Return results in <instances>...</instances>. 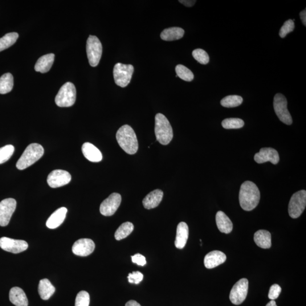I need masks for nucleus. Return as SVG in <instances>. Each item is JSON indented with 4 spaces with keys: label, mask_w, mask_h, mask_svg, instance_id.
Listing matches in <instances>:
<instances>
[{
    "label": "nucleus",
    "mask_w": 306,
    "mask_h": 306,
    "mask_svg": "<svg viewBox=\"0 0 306 306\" xmlns=\"http://www.w3.org/2000/svg\"><path fill=\"white\" fill-rule=\"evenodd\" d=\"M260 199V191L254 183L246 181L242 184L239 192V203L243 210L254 209L258 205Z\"/></svg>",
    "instance_id": "obj_1"
},
{
    "label": "nucleus",
    "mask_w": 306,
    "mask_h": 306,
    "mask_svg": "<svg viewBox=\"0 0 306 306\" xmlns=\"http://www.w3.org/2000/svg\"><path fill=\"white\" fill-rule=\"evenodd\" d=\"M116 140L121 148L127 154H136L138 149V142L135 132L128 125L122 126L116 133Z\"/></svg>",
    "instance_id": "obj_2"
},
{
    "label": "nucleus",
    "mask_w": 306,
    "mask_h": 306,
    "mask_svg": "<svg viewBox=\"0 0 306 306\" xmlns=\"http://www.w3.org/2000/svg\"><path fill=\"white\" fill-rule=\"evenodd\" d=\"M155 134L157 140L163 145H168L173 138V130L169 121L163 114L155 117Z\"/></svg>",
    "instance_id": "obj_3"
},
{
    "label": "nucleus",
    "mask_w": 306,
    "mask_h": 306,
    "mask_svg": "<svg viewBox=\"0 0 306 306\" xmlns=\"http://www.w3.org/2000/svg\"><path fill=\"white\" fill-rule=\"evenodd\" d=\"M44 149L40 144H31L27 147L20 157L16 166L20 170H23L33 165L43 156Z\"/></svg>",
    "instance_id": "obj_4"
},
{
    "label": "nucleus",
    "mask_w": 306,
    "mask_h": 306,
    "mask_svg": "<svg viewBox=\"0 0 306 306\" xmlns=\"http://www.w3.org/2000/svg\"><path fill=\"white\" fill-rule=\"evenodd\" d=\"M76 100V89L74 84L65 83L55 98V103L60 107H71Z\"/></svg>",
    "instance_id": "obj_5"
},
{
    "label": "nucleus",
    "mask_w": 306,
    "mask_h": 306,
    "mask_svg": "<svg viewBox=\"0 0 306 306\" xmlns=\"http://www.w3.org/2000/svg\"><path fill=\"white\" fill-rule=\"evenodd\" d=\"M133 72V65L117 63L114 67L113 71L115 84L121 88L127 87L131 81Z\"/></svg>",
    "instance_id": "obj_6"
},
{
    "label": "nucleus",
    "mask_w": 306,
    "mask_h": 306,
    "mask_svg": "<svg viewBox=\"0 0 306 306\" xmlns=\"http://www.w3.org/2000/svg\"><path fill=\"white\" fill-rule=\"evenodd\" d=\"M87 53L90 65L93 67H97L101 59L102 45L96 36H89L87 43Z\"/></svg>",
    "instance_id": "obj_7"
},
{
    "label": "nucleus",
    "mask_w": 306,
    "mask_h": 306,
    "mask_svg": "<svg viewBox=\"0 0 306 306\" xmlns=\"http://www.w3.org/2000/svg\"><path fill=\"white\" fill-rule=\"evenodd\" d=\"M306 205V191L301 190L294 194L289 204V214L292 218H297L303 214Z\"/></svg>",
    "instance_id": "obj_8"
},
{
    "label": "nucleus",
    "mask_w": 306,
    "mask_h": 306,
    "mask_svg": "<svg viewBox=\"0 0 306 306\" xmlns=\"http://www.w3.org/2000/svg\"><path fill=\"white\" fill-rule=\"evenodd\" d=\"M287 105L288 102L285 97L281 94H277L273 100L275 111L280 121L289 125L293 123V119Z\"/></svg>",
    "instance_id": "obj_9"
},
{
    "label": "nucleus",
    "mask_w": 306,
    "mask_h": 306,
    "mask_svg": "<svg viewBox=\"0 0 306 306\" xmlns=\"http://www.w3.org/2000/svg\"><path fill=\"white\" fill-rule=\"evenodd\" d=\"M248 290L247 279H240L232 287L230 294V300L236 305L242 304L246 300Z\"/></svg>",
    "instance_id": "obj_10"
},
{
    "label": "nucleus",
    "mask_w": 306,
    "mask_h": 306,
    "mask_svg": "<svg viewBox=\"0 0 306 306\" xmlns=\"http://www.w3.org/2000/svg\"><path fill=\"white\" fill-rule=\"evenodd\" d=\"M16 206L17 202L14 199H6L0 202V226L8 225Z\"/></svg>",
    "instance_id": "obj_11"
},
{
    "label": "nucleus",
    "mask_w": 306,
    "mask_h": 306,
    "mask_svg": "<svg viewBox=\"0 0 306 306\" xmlns=\"http://www.w3.org/2000/svg\"><path fill=\"white\" fill-rule=\"evenodd\" d=\"M121 197L119 194L113 193L102 203L100 206L101 213L104 216H111L115 213L120 205Z\"/></svg>",
    "instance_id": "obj_12"
},
{
    "label": "nucleus",
    "mask_w": 306,
    "mask_h": 306,
    "mask_svg": "<svg viewBox=\"0 0 306 306\" xmlns=\"http://www.w3.org/2000/svg\"><path fill=\"white\" fill-rule=\"evenodd\" d=\"M71 175L68 171L63 170H55L48 175V185L53 189L68 185L71 181Z\"/></svg>",
    "instance_id": "obj_13"
},
{
    "label": "nucleus",
    "mask_w": 306,
    "mask_h": 306,
    "mask_svg": "<svg viewBox=\"0 0 306 306\" xmlns=\"http://www.w3.org/2000/svg\"><path fill=\"white\" fill-rule=\"evenodd\" d=\"M0 247L3 250L19 254L26 251L28 248V244L23 240H16L7 237L0 238Z\"/></svg>",
    "instance_id": "obj_14"
},
{
    "label": "nucleus",
    "mask_w": 306,
    "mask_h": 306,
    "mask_svg": "<svg viewBox=\"0 0 306 306\" xmlns=\"http://www.w3.org/2000/svg\"><path fill=\"white\" fill-rule=\"evenodd\" d=\"M96 247L95 242L91 239H80L73 244V254L79 256H88L92 254Z\"/></svg>",
    "instance_id": "obj_15"
},
{
    "label": "nucleus",
    "mask_w": 306,
    "mask_h": 306,
    "mask_svg": "<svg viewBox=\"0 0 306 306\" xmlns=\"http://www.w3.org/2000/svg\"><path fill=\"white\" fill-rule=\"evenodd\" d=\"M254 160L259 164L270 162L273 165H277L279 162L280 156L279 153L275 149L263 148L260 149L259 153L255 155Z\"/></svg>",
    "instance_id": "obj_16"
},
{
    "label": "nucleus",
    "mask_w": 306,
    "mask_h": 306,
    "mask_svg": "<svg viewBox=\"0 0 306 306\" xmlns=\"http://www.w3.org/2000/svg\"><path fill=\"white\" fill-rule=\"evenodd\" d=\"M226 260V256L223 252L219 251H211L204 258V265L207 269L214 268L221 265Z\"/></svg>",
    "instance_id": "obj_17"
},
{
    "label": "nucleus",
    "mask_w": 306,
    "mask_h": 306,
    "mask_svg": "<svg viewBox=\"0 0 306 306\" xmlns=\"http://www.w3.org/2000/svg\"><path fill=\"white\" fill-rule=\"evenodd\" d=\"M82 152L84 157L92 162H101L103 158L101 151L90 142L84 143L82 146Z\"/></svg>",
    "instance_id": "obj_18"
},
{
    "label": "nucleus",
    "mask_w": 306,
    "mask_h": 306,
    "mask_svg": "<svg viewBox=\"0 0 306 306\" xmlns=\"http://www.w3.org/2000/svg\"><path fill=\"white\" fill-rule=\"evenodd\" d=\"M163 197V193L161 190H156L151 192L143 200V205L147 209H152L157 207L161 201Z\"/></svg>",
    "instance_id": "obj_19"
},
{
    "label": "nucleus",
    "mask_w": 306,
    "mask_h": 306,
    "mask_svg": "<svg viewBox=\"0 0 306 306\" xmlns=\"http://www.w3.org/2000/svg\"><path fill=\"white\" fill-rule=\"evenodd\" d=\"M68 210L66 207H62L56 210L47 220L46 225L51 229H54L62 224L66 217Z\"/></svg>",
    "instance_id": "obj_20"
},
{
    "label": "nucleus",
    "mask_w": 306,
    "mask_h": 306,
    "mask_svg": "<svg viewBox=\"0 0 306 306\" xmlns=\"http://www.w3.org/2000/svg\"><path fill=\"white\" fill-rule=\"evenodd\" d=\"M189 236V228L187 224L182 222L179 223L177 230V236L175 245L178 249H183L185 247Z\"/></svg>",
    "instance_id": "obj_21"
},
{
    "label": "nucleus",
    "mask_w": 306,
    "mask_h": 306,
    "mask_svg": "<svg viewBox=\"0 0 306 306\" xmlns=\"http://www.w3.org/2000/svg\"><path fill=\"white\" fill-rule=\"evenodd\" d=\"M216 223L220 231L229 234L232 230L233 224L229 218L222 211H218L215 216Z\"/></svg>",
    "instance_id": "obj_22"
},
{
    "label": "nucleus",
    "mask_w": 306,
    "mask_h": 306,
    "mask_svg": "<svg viewBox=\"0 0 306 306\" xmlns=\"http://www.w3.org/2000/svg\"><path fill=\"white\" fill-rule=\"evenodd\" d=\"M9 300L16 306H28V302L25 293L21 288L14 287L10 289Z\"/></svg>",
    "instance_id": "obj_23"
},
{
    "label": "nucleus",
    "mask_w": 306,
    "mask_h": 306,
    "mask_svg": "<svg viewBox=\"0 0 306 306\" xmlns=\"http://www.w3.org/2000/svg\"><path fill=\"white\" fill-rule=\"evenodd\" d=\"M55 60V55L50 54L44 55L38 60L35 65L36 72L45 73L50 70Z\"/></svg>",
    "instance_id": "obj_24"
},
{
    "label": "nucleus",
    "mask_w": 306,
    "mask_h": 306,
    "mask_svg": "<svg viewBox=\"0 0 306 306\" xmlns=\"http://www.w3.org/2000/svg\"><path fill=\"white\" fill-rule=\"evenodd\" d=\"M254 241L257 246L264 249L271 247V234L267 230H260L254 234Z\"/></svg>",
    "instance_id": "obj_25"
},
{
    "label": "nucleus",
    "mask_w": 306,
    "mask_h": 306,
    "mask_svg": "<svg viewBox=\"0 0 306 306\" xmlns=\"http://www.w3.org/2000/svg\"><path fill=\"white\" fill-rule=\"evenodd\" d=\"M55 288L48 279H45L40 281L38 292L41 299L48 300L54 295Z\"/></svg>",
    "instance_id": "obj_26"
},
{
    "label": "nucleus",
    "mask_w": 306,
    "mask_h": 306,
    "mask_svg": "<svg viewBox=\"0 0 306 306\" xmlns=\"http://www.w3.org/2000/svg\"><path fill=\"white\" fill-rule=\"evenodd\" d=\"M185 35V30L181 27H173L163 30L161 34V38L165 41H174L180 39Z\"/></svg>",
    "instance_id": "obj_27"
},
{
    "label": "nucleus",
    "mask_w": 306,
    "mask_h": 306,
    "mask_svg": "<svg viewBox=\"0 0 306 306\" xmlns=\"http://www.w3.org/2000/svg\"><path fill=\"white\" fill-rule=\"evenodd\" d=\"M14 85L13 77L11 73H5L0 77V94L5 95L10 92Z\"/></svg>",
    "instance_id": "obj_28"
},
{
    "label": "nucleus",
    "mask_w": 306,
    "mask_h": 306,
    "mask_svg": "<svg viewBox=\"0 0 306 306\" xmlns=\"http://www.w3.org/2000/svg\"><path fill=\"white\" fill-rule=\"evenodd\" d=\"M134 229L133 224L126 222L121 224L115 232V238L117 240L123 239L132 233Z\"/></svg>",
    "instance_id": "obj_29"
},
{
    "label": "nucleus",
    "mask_w": 306,
    "mask_h": 306,
    "mask_svg": "<svg viewBox=\"0 0 306 306\" xmlns=\"http://www.w3.org/2000/svg\"><path fill=\"white\" fill-rule=\"evenodd\" d=\"M18 37L19 35L17 32H10L0 38V52L13 46Z\"/></svg>",
    "instance_id": "obj_30"
},
{
    "label": "nucleus",
    "mask_w": 306,
    "mask_h": 306,
    "mask_svg": "<svg viewBox=\"0 0 306 306\" xmlns=\"http://www.w3.org/2000/svg\"><path fill=\"white\" fill-rule=\"evenodd\" d=\"M242 97L239 96H228L224 97L221 101V104L224 107L233 108L238 107L242 103Z\"/></svg>",
    "instance_id": "obj_31"
},
{
    "label": "nucleus",
    "mask_w": 306,
    "mask_h": 306,
    "mask_svg": "<svg viewBox=\"0 0 306 306\" xmlns=\"http://www.w3.org/2000/svg\"><path fill=\"white\" fill-rule=\"evenodd\" d=\"M175 71H176L177 76L184 81L191 82L194 79V73L183 65H178L175 68Z\"/></svg>",
    "instance_id": "obj_32"
},
{
    "label": "nucleus",
    "mask_w": 306,
    "mask_h": 306,
    "mask_svg": "<svg viewBox=\"0 0 306 306\" xmlns=\"http://www.w3.org/2000/svg\"><path fill=\"white\" fill-rule=\"evenodd\" d=\"M244 122L238 118H228L222 122V125L224 129H239L243 127Z\"/></svg>",
    "instance_id": "obj_33"
},
{
    "label": "nucleus",
    "mask_w": 306,
    "mask_h": 306,
    "mask_svg": "<svg viewBox=\"0 0 306 306\" xmlns=\"http://www.w3.org/2000/svg\"><path fill=\"white\" fill-rule=\"evenodd\" d=\"M14 147L7 145L0 148V164L7 162L13 156Z\"/></svg>",
    "instance_id": "obj_34"
},
{
    "label": "nucleus",
    "mask_w": 306,
    "mask_h": 306,
    "mask_svg": "<svg viewBox=\"0 0 306 306\" xmlns=\"http://www.w3.org/2000/svg\"><path fill=\"white\" fill-rule=\"evenodd\" d=\"M193 56L199 63L206 65L209 62V56L205 51L199 48L193 52Z\"/></svg>",
    "instance_id": "obj_35"
},
{
    "label": "nucleus",
    "mask_w": 306,
    "mask_h": 306,
    "mask_svg": "<svg viewBox=\"0 0 306 306\" xmlns=\"http://www.w3.org/2000/svg\"><path fill=\"white\" fill-rule=\"evenodd\" d=\"M90 295L86 291H81L78 293L76 299L75 306H89Z\"/></svg>",
    "instance_id": "obj_36"
},
{
    "label": "nucleus",
    "mask_w": 306,
    "mask_h": 306,
    "mask_svg": "<svg viewBox=\"0 0 306 306\" xmlns=\"http://www.w3.org/2000/svg\"><path fill=\"white\" fill-rule=\"evenodd\" d=\"M295 24L293 20L292 19H289L286 21L282 27L281 28L279 35L281 38H284L286 37L290 32L293 31L295 30Z\"/></svg>",
    "instance_id": "obj_37"
},
{
    "label": "nucleus",
    "mask_w": 306,
    "mask_h": 306,
    "mask_svg": "<svg viewBox=\"0 0 306 306\" xmlns=\"http://www.w3.org/2000/svg\"><path fill=\"white\" fill-rule=\"evenodd\" d=\"M144 278L142 273L136 271L129 273L128 276L129 283L130 284H140Z\"/></svg>",
    "instance_id": "obj_38"
},
{
    "label": "nucleus",
    "mask_w": 306,
    "mask_h": 306,
    "mask_svg": "<svg viewBox=\"0 0 306 306\" xmlns=\"http://www.w3.org/2000/svg\"><path fill=\"white\" fill-rule=\"evenodd\" d=\"M281 292V288L278 284H274L271 286L269 289L268 297L271 300H275L278 298Z\"/></svg>",
    "instance_id": "obj_39"
},
{
    "label": "nucleus",
    "mask_w": 306,
    "mask_h": 306,
    "mask_svg": "<svg viewBox=\"0 0 306 306\" xmlns=\"http://www.w3.org/2000/svg\"><path fill=\"white\" fill-rule=\"evenodd\" d=\"M132 262L136 263L139 266H144L146 264V261L145 257L140 254H137L134 256H131Z\"/></svg>",
    "instance_id": "obj_40"
},
{
    "label": "nucleus",
    "mask_w": 306,
    "mask_h": 306,
    "mask_svg": "<svg viewBox=\"0 0 306 306\" xmlns=\"http://www.w3.org/2000/svg\"><path fill=\"white\" fill-rule=\"evenodd\" d=\"M179 1L187 7L193 6L197 2V1H193V0H180Z\"/></svg>",
    "instance_id": "obj_41"
},
{
    "label": "nucleus",
    "mask_w": 306,
    "mask_h": 306,
    "mask_svg": "<svg viewBox=\"0 0 306 306\" xmlns=\"http://www.w3.org/2000/svg\"><path fill=\"white\" fill-rule=\"evenodd\" d=\"M300 15V17L302 20V21H303V23L304 24V26H306V10L305 9L304 10L302 11Z\"/></svg>",
    "instance_id": "obj_42"
},
{
    "label": "nucleus",
    "mask_w": 306,
    "mask_h": 306,
    "mask_svg": "<svg viewBox=\"0 0 306 306\" xmlns=\"http://www.w3.org/2000/svg\"><path fill=\"white\" fill-rule=\"evenodd\" d=\"M125 306H141L139 304L137 303L136 301L131 300L128 302L127 303L125 304Z\"/></svg>",
    "instance_id": "obj_43"
},
{
    "label": "nucleus",
    "mask_w": 306,
    "mask_h": 306,
    "mask_svg": "<svg viewBox=\"0 0 306 306\" xmlns=\"http://www.w3.org/2000/svg\"><path fill=\"white\" fill-rule=\"evenodd\" d=\"M266 306H277L276 303V302L274 300H272L269 302L268 304L266 305Z\"/></svg>",
    "instance_id": "obj_44"
}]
</instances>
